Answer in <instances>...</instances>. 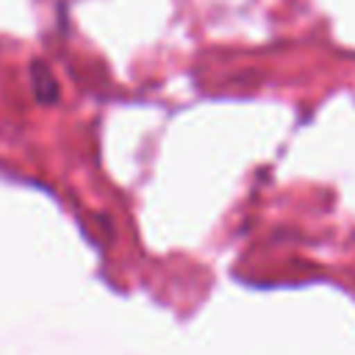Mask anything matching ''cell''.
Masks as SVG:
<instances>
[{
    "label": "cell",
    "instance_id": "obj_1",
    "mask_svg": "<svg viewBox=\"0 0 355 355\" xmlns=\"http://www.w3.org/2000/svg\"><path fill=\"white\" fill-rule=\"evenodd\" d=\"M31 86L39 103L50 105L58 100V80L53 78V72L47 69L44 61H31Z\"/></svg>",
    "mask_w": 355,
    "mask_h": 355
}]
</instances>
